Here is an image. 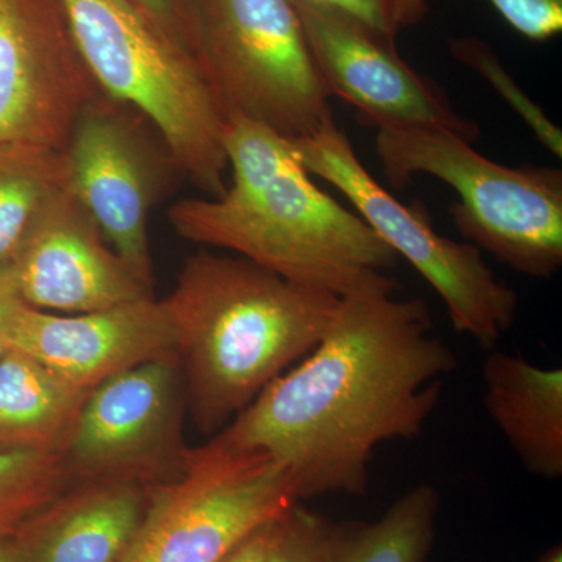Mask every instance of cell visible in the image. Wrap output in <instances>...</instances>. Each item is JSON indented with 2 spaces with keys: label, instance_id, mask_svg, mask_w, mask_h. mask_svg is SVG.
<instances>
[{
  "label": "cell",
  "instance_id": "52a82bcc",
  "mask_svg": "<svg viewBox=\"0 0 562 562\" xmlns=\"http://www.w3.org/2000/svg\"><path fill=\"white\" fill-rule=\"evenodd\" d=\"M302 165L346 195L358 216L441 297L454 330L483 350L495 349L516 322L519 297L498 280L471 243L439 235L419 205L398 201L364 168L335 121L291 140Z\"/></svg>",
  "mask_w": 562,
  "mask_h": 562
},
{
  "label": "cell",
  "instance_id": "7402d4cb",
  "mask_svg": "<svg viewBox=\"0 0 562 562\" xmlns=\"http://www.w3.org/2000/svg\"><path fill=\"white\" fill-rule=\"evenodd\" d=\"M344 524L295 503L273 522L266 562H335Z\"/></svg>",
  "mask_w": 562,
  "mask_h": 562
},
{
  "label": "cell",
  "instance_id": "603a6c76",
  "mask_svg": "<svg viewBox=\"0 0 562 562\" xmlns=\"http://www.w3.org/2000/svg\"><path fill=\"white\" fill-rule=\"evenodd\" d=\"M503 20L531 41H549L562 31V0H490ZM409 9L422 18L428 0H406Z\"/></svg>",
  "mask_w": 562,
  "mask_h": 562
},
{
  "label": "cell",
  "instance_id": "7a4b0ae2",
  "mask_svg": "<svg viewBox=\"0 0 562 562\" xmlns=\"http://www.w3.org/2000/svg\"><path fill=\"white\" fill-rule=\"evenodd\" d=\"M232 183L220 198L173 203L181 238L235 251L284 279L338 297L398 290L390 271L401 258L327 192L302 165L294 144L244 117L222 131Z\"/></svg>",
  "mask_w": 562,
  "mask_h": 562
},
{
  "label": "cell",
  "instance_id": "3957f363",
  "mask_svg": "<svg viewBox=\"0 0 562 562\" xmlns=\"http://www.w3.org/2000/svg\"><path fill=\"white\" fill-rule=\"evenodd\" d=\"M176 330L187 405L217 435L324 338L341 297L247 258L199 251L162 299Z\"/></svg>",
  "mask_w": 562,
  "mask_h": 562
},
{
  "label": "cell",
  "instance_id": "7c38bea8",
  "mask_svg": "<svg viewBox=\"0 0 562 562\" xmlns=\"http://www.w3.org/2000/svg\"><path fill=\"white\" fill-rule=\"evenodd\" d=\"M314 61L330 95L350 103L376 128H443L476 140V124L461 116L442 88L417 72L384 38L339 11L292 0Z\"/></svg>",
  "mask_w": 562,
  "mask_h": 562
},
{
  "label": "cell",
  "instance_id": "d4e9b609",
  "mask_svg": "<svg viewBox=\"0 0 562 562\" xmlns=\"http://www.w3.org/2000/svg\"><path fill=\"white\" fill-rule=\"evenodd\" d=\"M166 35L194 58L192 0H132ZM195 60V58H194Z\"/></svg>",
  "mask_w": 562,
  "mask_h": 562
},
{
  "label": "cell",
  "instance_id": "4316f807",
  "mask_svg": "<svg viewBox=\"0 0 562 562\" xmlns=\"http://www.w3.org/2000/svg\"><path fill=\"white\" fill-rule=\"evenodd\" d=\"M9 266L0 268V357L9 350V325L21 303Z\"/></svg>",
  "mask_w": 562,
  "mask_h": 562
},
{
  "label": "cell",
  "instance_id": "6da1fadb",
  "mask_svg": "<svg viewBox=\"0 0 562 562\" xmlns=\"http://www.w3.org/2000/svg\"><path fill=\"white\" fill-rule=\"evenodd\" d=\"M395 292L341 297L321 342L211 441L268 454L299 501L364 495L375 450L420 435L458 366L427 303Z\"/></svg>",
  "mask_w": 562,
  "mask_h": 562
},
{
  "label": "cell",
  "instance_id": "9a60e30c",
  "mask_svg": "<svg viewBox=\"0 0 562 562\" xmlns=\"http://www.w3.org/2000/svg\"><path fill=\"white\" fill-rule=\"evenodd\" d=\"M150 487L72 483L16 535L24 562H120L135 538Z\"/></svg>",
  "mask_w": 562,
  "mask_h": 562
},
{
  "label": "cell",
  "instance_id": "4fadbf2b",
  "mask_svg": "<svg viewBox=\"0 0 562 562\" xmlns=\"http://www.w3.org/2000/svg\"><path fill=\"white\" fill-rule=\"evenodd\" d=\"M7 266L21 301L41 312H99L154 295L106 243L69 184L40 214Z\"/></svg>",
  "mask_w": 562,
  "mask_h": 562
},
{
  "label": "cell",
  "instance_id": "277c9868",
  "mask_svg": "<svg viewBox=\"0 0 562 562\" xmlns=\"http://www.w3.org/2000/svg\"><path fill=\"white\" fill-rule=\"evenodd\" d=\"M102 94L139 111L206 198L227 190L225 116L199 63L132 0H61Z\"/></svg>",
  "mask_w": 562,
  "mask_h": 562
},
{
  "label": "cell",
  "instance_id": "e0dca14e",
  "mask_svg": "<svg viewBox=\"0 0 562 562\" xmlns=\"http://www.w3.org/2000/svg\"><path fill=\"white\" fill-rule=\"evenodd\" d=\"M88 392L24 351L0 357V450L63 453Z\"/></svg>",
  "mask_w": 562,
  "mask_h": 562
},
{
  "label": "cell",
  "instance_id": "83f0119b",
  "mask_svg": "<svg viewBox=\"0 0 562 562\" xmlns=\"http://www.w3.org/2000/svg\"><path fill=\"white\" fill-rule=\"evenodd\" d=\"M0 562H24L13 536L0 539Z\"/></svg>",
  "mask_w": 562,
  "mask_h": 562
},
{
  "label": "cell",
  "instance_id": "484cf974",
  "mask_svg": "<svg viewBox=\"0 0 562 562\" xmlns=\"http://www.w3.org/2000/svg\"><path fill=\"white\" fill-rule=\"evenodd\" d=\"M276 520L262 525L258 530L250 532L238 546L233 547L231 552L225 554L220 562H266V554H268L272 527Z\"/></svg>",
  "mask_w": 562,
  "mask_h": 562
},
{
  "label": "cell",
  "instance_id": "9c48e42d",
  "mask_svg": "<svg viewBox=\"0 0 562 562\" xmlns=\"http://www.w3.org/2000/svg\"><path fill=\"white\" fill-rule=\"evenodd\" d=\"M70 191L103 238L154 291L147 224L176 173L171 151L139 111L99 92L66 143Z\"/></svg>",
  "mask_w": 562,
  "mask_h": 562
},
{
  "label": "cell",
  "instance_id": "2e32d148",
  "mask_svg": "<svg viewBox=\"0 0 562 562\" xmlns=\"http://www.w3.org/2000/svg\"><path fill=\"white\" fill-rule=\"evenodd\" d=\"M484 406L531 475L562 476V369L492 349L484 358Z\"/></svg>",
  "mask_w": 562,
  "mask_h": 562
},
{
  "label": "cell",
  "instance_id": "44dd1931",
  "mask_svg": "<svg viewBox=\"0 0 562 562\" xmlns=\"http://www.w3.org/2000/svg\"><path fill=\"white\" fill-rule=\"evenodd\" d=\"M450 52L462 65L469 66L482 76L487 83L498 92V95L508 103L520 120L531 128L536 138L542 144L543 149L550 151L553 157L561 160L562 157V133L561 128L531 98H528L516 80L509 76L508 70L503 68L501 60L495 55L490 44L473 36L465 38L450 40Z\"/></svg>",
  "mask_w": 562,
  "mask_h": 562
},
{
  "label": "cell",
  "instance_id": "5bb4252c",
  "mask_svg": "<svg viewBox=\"0 0 562 562\" xmlns=\"http://www.w3.org/2000/svg\"><path fill=\"white\" fill-rule=\"evenodd\" d=\"M9 349L85 392L144 362L179 357L171 314L155 295L81 314L41 312L21 302L10 319Z\"/></svg>",
  "mask_w": 562,
  "mask_h": 562
},
{
  "label": "cell",
  "instance_id": "5b68a950",
  "mask_svg": "<svg viewBox=\"0 0 562 562\" xmlns=\"http://www.w3.org/2000/svg\"><path fill=\"white\" fill-rule=\"evenodd\" d=\"M375 150L392 187H406L419 173L449 184L458 195L450 205L454 227L476 249L532 279L560 271V169L509 168L443 128H379Z\"/></svg>",
  "mask_w": 562,
  "mask_h": 562
},
{
  "label": "cell",
  "instance_id": "ba28073f",
  "mask_svg": "<svg viewBox=\"0 0 562 562\" xmlns=\"http://www.w3.org/2000/svg\"><path fill=\"white\" fill-rule=\"evenodd\" d=\"M295 503L301 501L294 483L268 454L210 441L191 450L173 479L150 487L143 520L120 562H220Z\"/></svg>",
  "mask_w": 562,
  "mask_h": 562
},
{
  "label": "cell",
  "instance_id": "cb8c5ba5",
  "mask_svg": "<svg viewBox=\"0 0 562 562\" xmlns=\"http://www.w3.org/2000/svg\"><path fill=\"white\" fill-rule=\"evenodd\" d=\"M353 18L366 27L395 41L406 25L416 24L420 18L409 9L406 0H310Z\"/></svg>",
  "mask_w": 562,
  "mask_h": 562
},
{
  "label": "cell",
  "instance_id": "8992f818",
  "mask_svg": "<svg viewBox=\"0 0 562 562\" xmlns=\"http://www.w3.org/2000/svg\"><path fill=\"white\" fill-rule=\"evenodd\" d=\"M192 44L225 117L291 140L335 121L292 0H192Z\"/></svg>",
  "mask_w": 562,
  "mask_h": 562
},
{
  "label": "cell",
  "instance_id": "30bf717a",
  "mask_svg": "<svg viewBox=\"0 0 562 562\" xmlns=\"http://www.w3.org/2000/svg\"><path fill=\"white\" fill-rule=\"evenodd\" d=\"M187 406L180 358L144 362L92 387L61 457L70 483L151 487L187 464Z\"/></svg>",
  "mask_w": 562,
  "mask_h": 562
},
{
  "label": "cell",
  "instance_id": "f1b7e54d",
  "mask_svg": "<svg viewBox=\"0 0 562 562\" xmlns=\"http://www.w3.org/2000/svg\"><path fill=\"white\" fill-rule=\"evenodd\" d=\"M539 562H562L561 546H554L552 549L547 550V552L542 554V558L539 560Z\"/></svg>",
  "mask_w": 562,
  "mask_h": 562
},
{
  "label": "cell",
  "instance_id": "d6986e66",
  "mask_svg": "<svg viewBox=\"0 0 562 562\" xmlns=\"http://www.w3.org/2000/svg\"><path fill=\"white\" fill-rule=\"evenodd\" d=\"M441 497L419 484L372 524H344L335 562H428Z\"/></svg>",
  "mask_w": 562,
  "mask_h": 562
},
{
  "label": "cell",
  "instance_id": "ffe728a7",
  "mask_svg": "<svg viewBox=\"0 0 562 562\" xmlns=\"http://www.w3.org/2000/svg\"><path fill=\"white\" fill-rule=\"evenodd\" d=\"M70 484L60 453L0 450V539L16 535Z\"/></svg>",
  "mask_w": 562,
  "mask_h": 562
},
{
  "label": "cell",
  "instance_id": "ac0fdd59",
  "mask_svg": "<svg viewBox=\"0 0 562 562\" xmlns=\"http://www.w3.org/2000/svg\"><path fill=\"white\" fill-rule=\"evenodd\" d=\"M68 184L63 150L0 146V268L9 265L40 214Z\"/></svg>",
  "mask_w": 562,
  "mask_h": 562
},
{
  "label": "cell",
  "instance_id": "8fae6325",
  "mask_svg": "<svg viewBox=\"0 0 562 562\" xmlns=\"http://www.w3.org/2000/svg\"><path fill=\"white\" fill-rule=\"evenodd\" d=\"M99 92L61 0H0V146L65 149Z\"/></svg>",
  "mask_w": 562,
  "mask_h": 562
}]
</instances>
